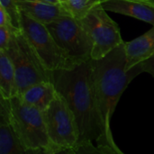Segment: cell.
<instances>
[{
	"mask_svg": "<svg viewBox=\"0 0 154 154\" xmlns=\"http://www.w3.org/2000/svg\"><path fill=\"white\" fill-rule=\"evenodd\" d=\"M0 6L5 9L11 18L14 28L20 32L21 30V11L18 8L15 0H0Z\"/></svg>",
	"mask_w": 154,
	"mask_h": 154,
	"instance_id": "e0dca14e",
	"label": "cell"
},
{
	"mask_svg": "<svg viewBox=\"0 0 154 154\" xmlns=\"http://www.w3.org/2000/svg\"><path fill=\"white\" fill-rule=\"evenodd\" d=\"M126 53V70L136 67L154 56V26L144 34L125 42Z\"/></svg>",
	"mask_w": 154,
	"mask_h": 154,
	"instance_id": "7c38bea8",
	"label": "cell"
},
{
	"mask_svg": "<svg viewBox=\"0 0 154 154\" xmlns=\"http://www.w3.org/2000/svg\"><path fill=\"white\" fill-rule=\"evenodd\" d=\"M5 52L9 56L14 67L17 95H21L35 84L52 82V71L43 65L22 31L14 32Z\"/></svg>",
	"mask_w": 154,
	"mask_h": 154,
	"instance_id": "277c9868",
	"label": "cell"
},
{
	"mask_svg": "<svg viewBox=\"0 0 154 154\" xmlns=\"http://www.w3.org/2000/svg\"><path fill=\"white\" fill-rule=\"evenodd\" d=\"M106 12L98 5L79 19L92 41V60H99L125 43L118 24Z\"/></svg>",
	"mask_w": 154,
	"mask_h": 154,
	"instance_id": "8992f818",
	"label": "cell"
},
{
	"mask_svg": "<svg viewBox=\"0 0 154 154\" xmlns=\"http://www.w3.org/2000/svg\"><path fill=\"white\" fill-rule=\"evenodd\" d=\"M43 116L49 138L58 151L71 150L79 143V134L74 114L58 92Z\"/></svg>",
	"mask_w": 154,
	"mask_h": 154,
	"instance_id": "52a82bcc",
	"label": "cell"
},
{
	"mask_svg": "<svg viewBox=\"0 0 154 154\" xmlns=\"http://www.w3.org/2000/svg\"><path fill=\"white\" fill-rule=\"evenodd\" d=\"M16 31L7 26H0V51H5Z\"/></svg>",
	"mask_w": 154,
	"mask_h": 154,
	"instance_id": "ac0fdd59",
	"label": "cell"
},
{
	"mask_svg": "<svg viewBox=\"0 0 154 154\" xmlns=\"http://www.w3.org/2000/svg\"><path fill=\"white\" fill-rule=\"evenodd\" d=\"M56 95L57 91L54 84L49 81L35 84L18 96L26 104L44 112L54 100Z\"/></svg>",
	"mask_w": 154,
	"mask_h": 154,
	"instance_id": "4fadbf2b",
	"label": "cell"
},
{
	"mask_svg": "<svg viewBox=\"0 0 154 154\" xmlns=\"http://www.w3.org/2000/svg\"><path fill=\"white\" fill-rule=\"evenodd\" d=\"M17 94L14 64L9 56L5 51H0V97L9 99Z\"/></svg>",
	"mask_w": 154,
	"mask_h": 154,
	"instance_id": "5bb4252c",
	"label": "cell"
},
{
	"mask_svg": "<svg viewBox=\"0 0 154 154\" xmlns=\"http://www.w3.org/2000/svg\"><path fill=\"white\" fill-rule=\"evenodd\" d=\"M21 13L43 24H48L65 14H69L63 5L52 4L42 0H24L15 1Z\"/></svg>",
	"mask_w": 154,
	"mask_h": 154,
	"instance_id": "8fae6325",
	"label": "cell"
},
{
	"mask_svg": "<svg viewBox=\"0 0 154 154\" xmlns=\"http://www.w3.org/2000/svg\"><path fill=\"white\" fill-rule=\"evenodd\" d=\"M62 1H63V0H60V2H62Z\"/></svg>",
	"mask_w": 154,
	"mask_h": 154,
	"instance_id": "d4e9b609",
	"label": "cell"
},
{
	"mask_svg": "<svg viewBox=\"0 0 154 154\" xmlns=\"http://www.w3.org/2000/svg\"><path fill=\"white\" fill-rule=\"evenodd\" d=\"M66 11L77 19L83 18L92 8L99 5L98 0H63L60 2Z\"/></svg>",
	"mask_w": 154,
	"mask_h": 154,
	"instance_id": "9a60e30c",
	"label": "cell"
},
{
	"mask_svg": "<svg viewBox=\"0 0 154 154\" xmlns=\"http://www.w3.org/2000/svg\"><path fill=\"white\" fill-rule=\"evenodd\" d=\"M99 1V5L103 2V1H105V0H98ZM138 1H143V2H149V3H152L154 4V0H138Z\"/></svg>",
	"mask_w": 154,
	"mask_h": 154,
	"instance_id": "44dd1931",
	"label": "cell"
},
{
	"mask_svg": "<svg viewBox=\"0 0 154 154\" xmlns=\"http://www.w3.org/2000/svg\"><path fill=\"white\" fill-rule=\"evenodd\" d=\"M74 154H124L114 152L108 147L98 146L92 142H85L77 144L71 149Z\"/></svg>",
	"mask_w": 154,
	"mask_h": 154,
	"instance_id": "2e32d148",
	"label": "cell"
},
{
	"mask_svg": "<svg viewBox=\"0 0 154 154\" xmlns=\"http://www.w3.org/2000/svg\"><path fill=\"white\" fill-rule=\"evenodd\" d=\"M63 154H74L71 150H65L63 151Z\"/></svg>",
	"mask_w": 154,
	"mask_h": 154,
	"instance_id": "603a6c76",
	"label": "cell"
},
{
	"mask_svg": "<svg viewBox=\"0 0 154 154\" xmlns=\"http://www.w3.org/2000/svg\"><path fill=\"white\" fill-rule=\"evenodd\" d=\"M51 154H63V151H58V152H55Z\"/></svg>",
	"mask_w": 154,
	"mask_h": 154,
	"instance_id": "cb8c5ba5",
	"label": "cell"
},
{
	"mask_svg": "<svg viewBox=\"0 0 154 154\" xmlns=\"http://www.w3.org/2000/svg\"><path fill=\"white\" fill-rule=\"evenodd\" d=\"M143 72H147L154 78V56L140 64Z\"/></svg>",
	"mask_w": 154,
	"mask_h": 154,
	"instance_id": "ffe728a7",
	"label": "cell"
},
{
	"mask_svg": "<svg viewBox=\"0 0 154 154\" xmlns=\"http://www.w3.org/2000/svg\"><path fill=\"white\" fill-rule=\"evenodd\" d=\"M0 26H7V27H10V28L14 29V26H13V23H12V21H11L10 16L5 11V9L3 7H1V6H0ZM16 32H18V31H16Z\"/></svg>",
	"mask_w": 154,
	"mask_h": 154,
	"instance_id": "d6986e66",
	"label": "cell"
},
{
	"mask_svg": "<svg viewBox=\"0 0 154 154\" xmlns=\"http://www.w3.org/2000/svg\"><path fill=\"white\" fill-rule=\"evenodd\" d=\"M45 25L56 43L66 54L69 69L91 59L92 41L79 19L65 14Z\"/></svg>",
	"mask_w": 154,
	"mask_h": 154,
	"instance_id": "5b68a950",
	"label": "cell"
},
{
	"mask_svg": "<svg viewBox=\"0 0 154 154\" xmlns=\"http://www.w3.org/2000/svg\"><path fill=\"white\" fill-rule=\"evenodd\" d=\"M45 2H49V3H52V4H59L60 0H43Z\"/></svg>",
	"mask_w": 154,
	"mask_h": 154,
	"instance_id": "7402d4cb",
	"label": "cell"
},
{
	"mask_svg": "<svg viewBox=\"0 0 154 154\" xmlns=\"http://www.w3.org/2000/svg\"><path fill=\"white\" fill-rule=\"evenodd\" d=\"M44 150L28 148L15 134L5 105L0 102V154H51Z\"/></svg>",
	"mask_w": 154,
	"mask_h": 154,
	"instance_id": "9c48e42d",
	"label": "cell"
},
{
	"mask_svg": "<svg viewBox=\"0 0 154 154\" xmlns=\"http://www.w3.org/2000/svg\"><path fill=\"white\" fill-rule=\"evenodd\" d=\"M90 60L70 69L52 71V83L74 114L79 134V143L92 142L98 146H105V133Z\"/></svg>",
	"mask_w": 154,
	"mask_h": 154,
	"instance_id": "6da1fadb",
	"label": "cell"
},
{
	"mask_svg": "<svg viewBox=\"0 0 154 154\" xmlns=\"http://www.w3.org/2000/svg\"><path fill=\"white\" fill-rule=\"evenodd\" d=\"M92 79L105 133V147L123 153L114 141L111 119L117 103L130 82L143 73L139 65L126 70L127 60L125 43L99 60H90Z\"/></svg>",
	"mask_w": 154,
	"mask_h": 154,
	"instance_id": "7a4b0ae2",
	"label": "cell"
},
{
	"mask_svg": "<svg viewBox=\"0 0 154 154\" xmlns=\"http://www.w3.org/2000/svg\"><path fill=\"white\" fill-rule=\"evenodd\" d=\"M21 30L49 70L55 71L69 68L66 54L56 43L45 24L21 13Z\"/></svg>",
	"mask_w": 154,
	"mask_h": 154,
	"instance_id": "ba28073f",
	"label": "cell"
},
{
	"mask_svg": "<svg viewBox=\"0 0 154 154\" xmlns=\"http://www.w3.org/2000/svg\"><path fill=\"white\" fill-rule=\"evenodd\" d=\"M106 11L125 14L154 26V4L138 0H105L101 4Z\"/></svg>",
	"mask_w": 154,
	"mask_h": 154,
	"instance_id": "30bf717a",
	"label": "cell"
},
{
	"mask_svg": "<svg viewBox=\"0 0 154 154\" xmlns=\"http://www.w3.org/2000/svg\"><path fill=\"white\" fill-rule=\"evenodd\" d=\"M0 102L6 108L15 134L28 148L58 152L49 138L43 112L26 104L18 95L9 99L0 97Z\"/></svg>",
	"mask_w": 154,
	"mask_h": 154,
	"instance_id": "3957f363",
	"label": "cell"
}]
</instances>
